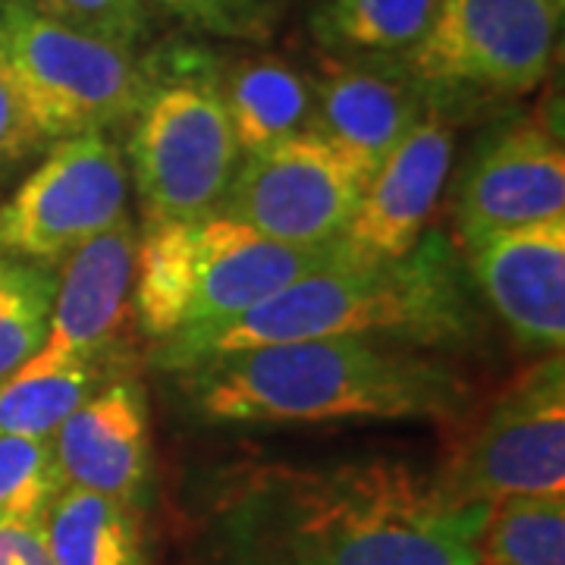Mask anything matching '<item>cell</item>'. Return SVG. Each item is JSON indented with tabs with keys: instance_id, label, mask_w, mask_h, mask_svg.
Here are the masks:
<instances>
[{
	"instance_id": "cell-1",
	"label": "cell",
	"mask_w": 565,
	"mask_h": 565,
	"mask_svg": "<svg viewBox=\"0 0 565 565\" xmlns=\"http://www.w3.org/2000/svg\"><path fill=\"white\" fill-rule=\"evenodd\" d=\"M493 503H449L396 459L270 471L248 490L239 541L255 565H478Z\"/></svg>"
},
{
	"instance_id": "cell-2",
	"label": "cell",
	"mask_w": 565,
	"mask_h": 565,
	"mask_svg": "<svg viewBox=\"0 0 565 565\" xmlns=\"http://www.w3.org/2000/svg\"><path fill=\"white\" fill-rule=\"evenodd\" d=\"M185 393L214 424L449 422L468 384L415 352L330 337L204 359L185 371Z\"/></svg>"
},
{
	"instance_id": "cell-3",
	"label": "cell",
	"mask_w": 565,
	"mask_h": 565,
	"mask_svg": "<svg viewBox=\"0 0 565 565\" xmlns=\"http://www.w3.org/2000/svg\"><path fill=\"white\" fill-rule=\"evenodd\" d=\"M475 308L452 243L440 233L386 262H349L289 282L239 318L161 343L163 371L233 355L243 349L330 337H399L412 343H456L471 337Z\"/></svg>"
},
{
	"instance_id": "cell-4",
	"label": "cell",
	"mask_w": 565,
	"mask_h": 565,
	"mask_svg": "<svg viewBox=\"0 0 565 565\" xmlns=\"http://www.w3.org/2000/svg\"><path fill=\"white\" fill-rule=\"evenodd\" d=\"M0 63L47 141L132 120L148 88L129 47L70 29L25 0H0Z\"/></svg>"
},
{
	"instance_id": "cell-5",
	"label": "cell",
	"mask_w": 565,
	"mask_h": 565,
	"mask_svg": "<svg viewBox=\"0 0 565 565\" xmlns=\"http://www.w3.org/2000/svg\"><path fill=\"white\" fill-rule=\"evenodd\" d=\"M239 161L221 82L202 73L173 76L154 88L148 82L129 139L132 180L148 223L214 217Z\"/></svg>"
},
{
	"instance_id": "cell-6",
	"label": "cell",
	"mask_w": 565,
	"mask_h": 565,
	"mask_svg": "<svg viewBox=\"0 0 565 565\" xmlns=\"http://www.w3.org/2000/svg\"><path fill=\"white\" fill-rule=\"evenodd\" d=\"M559 32L556 0H440L403 70L424 102L444 95L515 98L550 76Z\"/></svg>"
},
{
	"instance_id": "cell-7",
	"label": "cell",
	"mask_w": 565,
	"mask_h": 565,
	"mask_svg": "<svg viewBox=\"0 0 565 565\" xmlns=\"http://www.w3.org/2000/svg\"><path fill=\"white\" fill-rule=\"evenodd\" d=\"M434 484L449 503L565 493L563 359L525 371L475 430L456 440Z\"/></svg>"
},
{
	"instance_id": "cell-8",
	"label": "cell",
	"mask_w": 565,
	"mask_h": 565,
	"mask_svg": "<svg viewBox=\"0 0 565 565\" xmlns=\"http://www.w3.org/2000/svg\"><path fill=\"white\" fill-rule=\"evenodd\" d=\"M126 161L107 132L57 139L0 204V255L57 267L126 217Z\"/></svg>"
},
{
	"instance_id": "cell-9",
	"label": "cell",
	"mask_w": 565,
	"mask_h": 565,
	"mask_svg": "<svg viewBox=\"0 0 565 565\" xmlns=\"http://www.w3.org/2000/svg\"><path fill=\"white\" fill-rule=\"evenodd\" d=\"M364 189L362 173L330 141L305 132L245 158L217 214L277 243H337L359 211Z\"/></svg>"
},
{
	"instance_id": "cell-10",
	"label": "cell",
	"mask_w": 565,
	"mask_h": 565,
	"mask_svg": "<svg viewBox=\"0 0 565 565\" xmlns=\"http://www.w3.org/2000/svg\"><path fill=\"white\" fill-rule=\"evenodd\" d=\"M465 264L490 308L531 352L565 340V214L490 230L462 243Z\"/></svg>"
},
{
	"instance_id": "cell-11",
	"label": "cell",
	"mask_w": 565,
	"mask_h": 565,
	"mask_svg": "<svg viewBox=\"0 0 565 565\" xmlns=\"http://www.w3.org/2000/svg\"><path fill=\"white\" fill-rule=\"evenodd\" d=\"M136 243V226L122 217L63 258L47 337L20 374L110 362V345L126 321V305L132 296Z\"/></svg>"
},
{
	"instance_id": "cell-12",
	"label": "cell",
	"mask_w": 565,
	"mask_h": 565,
	"mask_svg": "<svg viewBox=\"0 0 565 565\" xmlns=\"http://www.w3.org/2000/svg\"><path fill=\"white\" fill-rule=\"evenodd\" d=\"M204 264L195 296L177 337H199L286 289L289 282L359 262L343 239L323 245H292L258 236L233 217H204ZM173 337V340H177Z\"/></svg>"
},
{
	"instance_id": "cell-13",
	"label": "cell",
	"mask_w": 565,
	"mask_h": 565,
	"mask_svg": "<svg viewBox=\"0 0 565 565\" xmlns=\"http://www.w3.org/2000/svg\"><path fill=\"white\" fill-rule=\"evenodd\" d=\"M459 243L565 214V154L544 120H519L481 145L459 189Z\"/></svg>"
},
{
	"instance_id": "cell-14",
	"label": "cell",
	"mask_w": 565,
	"mask_h": 565,
	"mask_svg": "<svg viewBox=\"0 0 565 565\" xmlns=\"http://www.w3.org/2000/svg\"><path fill=\"white\" fill-rule=\"evenodd\" d=\"M54 452L66 484L145 509L154 481L151 415L139 377H114L57 427Z\"/></svg>"
},
{
	"instance_id": "cell-15",
	"label": "cell",
	"mask_w": 565,
	"mask_h": 565,
	"mask_svg": "<svg viewBox=\"0 0 565 565\" xmlns=\"http://www.w3.org/2000/svg\"><path fill=\"white\" fill-rule=\"evenodd\" d=\"M452 151V126L437 107L424 110L422 120L371 177L359 211L340 236L359 262H386L415 248L444 192Z\"/></svg>"
},
{
	"instance_id": "cell-16",
	"label": "cell",
	"mask_w": 565,
	"mask_h": 565,
	"mask_svg": "<svg viewBox=\"0 0 565 565\" xmlns=\"http://www.w3.org/2000/svg\"><path fill=\"white\" fill-rule=\"evenodd\" d=\"M315 88V132L352 163L364 182L427 110L424 92L403 66L323 63Z\"/></svg>"
},
{
	"instance_id": "cell-17",
	"label": "cell",
	"mask_w": 565,
	"mask_h": 565,
	"mask_svg": "<svg viewBox=\"0 0 565 565\" xmlns=\"http://www.w3.org/2000/svg\"><path fill=\"white\" fill-rule=\"evenodd\" d=\"M217 82L243 158L315 132V88L280 57H245Z\"/></svg>"
},
{
	"instance_id": "cell-18",
	"label": "cell",
	"mask_w": 565,
	"mask_h": 565,
	"mask_svg": "<svg viewBox=\"0 0 565 565\" xmlns=\"http://www.w3.org/2000/svg\"><path fill=\"white\" fill-rule=\"evenodd\" d=\"M202 264V221L148 223L136 243L132 270V299L145 337L167 343L182 333Z\"/></svg>"
},
{
	"instance_id": "cell-19",
	"label": "cell",
	"mask_w": 565,
	"mask_h": 565,
	"mask_svg": "<svg viewBox=\"0 0 565 565\" xmlns=\"http://www.w3.org/2000/svg\"><path fill=\"white\" fill-rule=\"evenodd\" d=\"M57 565H145L139 509L66 484L41 522Z\"/></svg>"
},
{
	"instance_id": "cell-20",
	"label": "cell",
	"mask_w": 565,
	"mask_h": 565,
	"mask_svg": "<svg viewBox=\"0 0 565 565\" xmlns=\"http://www.w3.org/2000/svg\"><path fill=\"white\" fill-rule=\"evenodd\" d=\"M440 0H318L315 35L337 54H405L418 44Z\"/></svg>"
},
{
	"instance_id": "cell-21",
	"label": "cell",
	"mask_w": 565,
	"mask_h": 565,
	"mask_svg": "<svg viewBox=\"0 0 565 565\" xmlns=\"http://www.w3.org/2000/svg\"><path fill=\"white\" fill-rule=\"evenodd\" d=\"M110 362L61 367L51 374H13L0 384V430L54 440L61 427L110 377Z\"/></svg>"
},
{
	"instance_id": "cell-22",
	"label": "cell",
	"mask_w": 565,
	"mask_h": 565,
	"mask_svg": "<svg viewBox=\"0 0 565 565\" xmlns=\"http://www.w3.org/2000/svg\"><path fill=\"white\" fill-rule=\"evenodd\" d=\"M478 565H565V493L493 503Z\"/></svg>"
},
{
	"instance_id": "cell-23",
	"label": "cell",
	"mask_w": 565,
	"mask_h": 565,
	"mask_svg": "<svg viewBox=\"0 0 565 565\" xmlns=\"http://www.w3.org/2000/svg\"><path fill=\"white\" fill-rule=\"evenodd\" d=\"M54 289V267L0 255V384L13 377L44 343Z\"/></svg>"
},
{
	"instance_id": "cell-24",
	"label": "cell",
	"mask_w": 565,
	"mask_h": 565,
	"mask_svg": "<svg viewBox=\"0 0 565 565\" xmlns=\"http://www.w3.org/2000/svg\"><path fill=\"white\" fill-rule=\"evenodd\" d=\"M63 487L54 440L0 430V525H41Z\"/></svg>"
},
{
	"instance_id": "cell-25",
	"label": "cell",
	"mask_w": 565,
	"mask_h": 565,
	"mask_svg": "<svg viewBox=\"0 0 565 565\" xmlns=\"http://www.w3.org/2000/svg\"><path fill=\"white\" fill-rule=\"evenodd\" d=\"M47 17L79 29L85 35L132 47L145 32V0H41Z\"/></svg>"
},
{
	"instance_id": "cell-26",
	"label": "cell",
	"mask_w": 565,
	"mask_h": 565,
	"mask_svg": "<svg viewBox=\"0 0 565 565\" xmlns=\"http://www.w3.org/2000/svg\"><path fill=\"white\" fill-rule=\"evenodd\" d=\"M154 3L195 29L214 35H233V39L264 35L274 17L270 0H154Z\"/></svg>"
},
{
	"instance_id": "cell-27",
	"label": "cell",
	"mask_w": 565,
	"mask_h": 565,
	"mask_svg": "<svg viewBox=\"0 0 565 565\" xmlns=\"http://www.w3.org/2000/svg\"><path fill=\"white\" fill-rule=\"evenodd\" d=\"M44 141L47 139L41 136L39 122L32 120L17 82L0 63V170L25 161Z\"/></svg>"
},
{
	"instance_id": "cell-28",
	"label": "cell",
	"mask_w": 565,
	"mask_h": 565,
	"mask_svg": "<svg viewBox=\"0 0 565 565\" xmlns=\"http://www.w3.org/2000/svg\"><path fill=\"white\" fill-rule=\"evenodd\" d=\"M0 565H57L41 525H0Z\"/></svg>"
}]
</instances>
